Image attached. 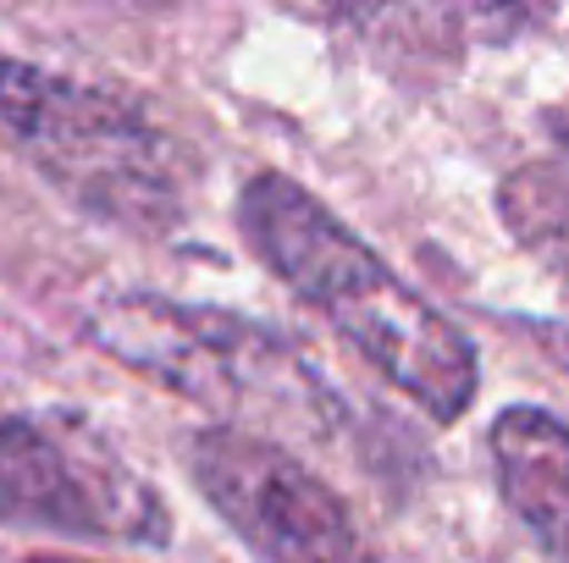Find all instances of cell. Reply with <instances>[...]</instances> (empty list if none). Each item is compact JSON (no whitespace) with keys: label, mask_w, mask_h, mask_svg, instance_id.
I'll use <instances>...</instances> for the list:
<instances>
[{"label":"cell","mask_w":569,"mask_h":563,"mask_svg":"<svg viewBox=\"0 0 569 563\" xmlns=\"http://www.w3.org/2000/svg\"><path fill=\"white\" fill-rule=\"evenodd\" d=\"M321 11L392 56L453 61L537 33L559 0H321Z\"/></svg>","instance_id":"8992f818"},{"label":"cell","mask_w":569,"mask_h":563,"mask_svg":"<svg viewBox=\"0 0 569 563\" xmlns=\"http://www.w3.org/2000/svg\"><path fill=\"white\" fill-rule=\"evenodd\" d=\"M83 332L106 360L216 414L305 431H327L338 414L332 386L288 338L227 310H199L161 293H111L89 310Z\"/></svg>","instance_id":"3957f363"},{"label":"cell","mask_w":569,"mask_h":563,"mask_svg":"<svg viewBox=\"0 0 569 563\" xmlns=\"http://www.w3.org/2000/svg\"><path fill=\"white\" fill-rule=\"evenodd\" d=\"M238 227L243 243L271 265V277L293 288L310 310H321L338 338L366 365H377L415 409H426L437 425H453L470 409L481 386L470 338L310 188L282 172L249 178L238 193Z\"/></svg>","instance_id":"6da1fadb"},{"label":"cell","mask_w":569,"mask_h":563,"mask_svg":"<svg viewBox=\"0 0 569 563\" xmlns=\"http://www.w3.org/2000/svg\"><path fill=\"white\" fill-rule=\"evenodd\" d=\"M503 215L531 249L569 260V133L548 161H531L503 183Z\"/></svg>","instance_id":"ba28073f"},{"label":"cell","mask_w":569,"mask_h":563,"mask_svg":"<svg viewBox=\"0 0 569 563\" xmlns=\"http://www.w3.org/2000/svg\"><path fill=\"white\" fill-rule=\"evenodd\" d=\"M0 525L78 542L161 547L172 536L156 486L78 414L0 409Z\"/></svg>","instance_id":"277c9868"},{"label":"cell","mask_w":569,"mask_h":563,"mask_svg":"<svg viewBox=\"0 0 569 563\" xmlns=\"http://www.w3.org/2000/svg\"><path fill=\"white\" fill-rule=\"evenodd\" d=\"M28 563H89V559H28Z\"/></svg>","instance_id":"30bf717a"},{"label":"cell","mask_w":569,"mask_h":563,"mask_svg":"<svg viewBox=\"0 0 569 563\" xmlns=\"http://www.w3.org/2000/svg\"><path fill=\"white\" fill-rule=\"evenodd\" d=\"M100 6H117V11H178V6H199V0H100Z\"/></svg>","instance_id":"9c48e42d"},{"label":"cell","mask_w":569,"mask_h":563,"mask_svg":"<svg viewBox=\"0 0 569 563\" xmlns=\"http://www.w3.org/2000/svg\"><path fill=\"white\" fill-rule=\"evenodd\" d=\"M492 470L509 514L531 531L548 563H569V425L548 409L515 403L492 420Z\"/></svg>","instance_id":"52a82bcc"},{"label":"cell","mask_w":569,"mask_h":563,"mask_svg":"<svg viewBox=\"0 0 569 563\" xmlns=\"http://www.w3.org/2000/svg\"><path fill=\"white\" fill-rule=\"evenodd\" d=\"M183 459L199 497L266 563H381L349 503L282 442L249 425H204Z\"/></svg>","instance_id":"5b68a950"},{"label":"cell","mask_w":569,"mask_h":563,"mask_svg":"<svg viewBox=\"0 0 569 563\" xmlns=\"http://www.w3.org/2000/svg\"><path fill=\"white\" fill-rule=\"evenodd\" d=\"M0 133L106 227L161 238L189 210L178 144L122 89L0 56Z\"/></svg>","instance_id":"7a4b0ae2"}]
</instances>
